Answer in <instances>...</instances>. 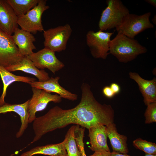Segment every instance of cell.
<instances>
[{
	"mask_svg": "<svg viewBox=\"0 0 156 156\" xmlns=\"http://www.w3.org/2000/svg\"><path fill=\"white\" fill-rule=\"evenodd\" d=\"M60 77L57 76L52 77L47 80L40 81H36L29 82L32 88L34 87L44 90L48 92H53L63 98L72 101L77 100L78 96L66 90L61 86L59 83Z\"/></svg>",
	"mask_w": 156,
	"mask_h": 156,
	"instance_id": "cell-12",
	"label": "cell"
},
{
	"mask_svg": "<svg viewBox=\"0 0 156 156\" xmlns=\"http://www.w3.org/2000/svg\"><path fill=\"white\" fill-rule=\"evenodd\" d=\"M144 156H156V155H153V154H151L145 153V155Z\"/></svg>",
	"mask_w": 156,
	"mask_h": 156,
	"instance_id": "cell-32",
	"label": "cell"
},
{
	"mask_svg": "<svg viewBox=\"0 0 156 156\" xmlns=\"http://www.w3.org/2000/svg\"><path fill=\"white\" fill-rule=\"evenodd\" d=\"M110 87L115 94H118L120 91V86L116 83H112Z\"/></svg>",
	"mask_w": 156,
	"mask_h": 156,
	"instance_id": "cell-28",
	"label": "cell"
},
{
	"mask_svg": "<svg viewBox=\"0 0 156 156\" xmlns=\"http://www.w3.org/2000/svg\"><path fill=\"white\" fill-rule=\"evenodd\" d=\"M146 48L138 41L118 33L109 44V54L114 55L122 63H127L135 59L140 55L145 53Z\"/></svg>",
	"mask_w": 156,
	"mask_h": 156,
	"instance_id": "cell-2",
	"label": "cell"
},
{
	"mask_svg": "<svg viewBox=\"0 0 156 156\" xmlns=\"http://www.w3.org/2000/svg\"><path fill=\"white\" fill-rule=\"evenodd\" d=\"M0 76L3 83L2 93L0 97V106L5 102L4 98L6 96V90L8 86L15 81L29 83L36 81V79L27 77L15 75L7 70L5 67L0 65Z\"/></svg>",
	"mask_w": 156,
	"mask_h": 156,
	"instance_id": "cell-20",
	"label": "cell"
},
{
	"mask_svg": "<svg viewBox=\"0 0 156 156\" xmlns=\"http://www.w3.org/2000/svg\"><path fill=\"white\" fill-rule=\"evenodd\" d=\"M27 57L38 69L47 68L54 74L65 66L57 58L55 52L45 47Z\"/></svg>",
	"mask_w": 156,
	"mask_h": 156,
	"instance_id": "cell-10",
	"label": "cell"
},
{
	"mask_svg": "<svg viewBox=\"0 0 156 156\" xmlns=\"http://www.w3.org/2000/svg\"><path fill=\"white\" fill-rule=\"evenodd\" d=\"M88 129L91 145L90 149L92 151L94 152L102 151L110 152L107 142L108 137L105 126L97 125Z\"/></svg>",
	"mask_w": 156,
	"mask_h": 156,
	"instance_id": "cell-14",
	"label": "cell"
},
{
	"mask_svg": "<svg viewBox=\"0 0 156 156\" xmlns=\"http://www.w3.org/2000/svg\"><path fill=\"white\" fill-rule=\"evenodd\" d=\"M75 125L68 130L63 140L67 156H82L76 143L74 134Z\"/></svg>",
	"mask_w": 156,
	"mask_h": 156,
	"instance_id": "cell-22",
	"label": "cell"
},
{
	"mask_svg": "<svg viewBox=\"0 0 156 156\" xmlns=\"http://www.w3.org/2000/svg\"><path fill=\"white\" fill-rule=\"evenodd\" d=\"M113 32L90 30L86 34V42L92 56L95 58L106 59L109 54V44Z\"/></svg>",
	"mask_w": 156,
	"mask_h": 156,
	"instance_id": "cell-7",
	"label": "cell"
},
{
	"mask_svg": "<svg viewBox=\"0 0 156 156\" xmlns=\"http://www.w3.org/2000/svg\"><path fill=\"white\" fill-rule=\"evenodd\" d=\"M144 113L145 123L149 124L156 122V102L148 105Z\"/></svg>",
	"mask_w": 156,
	"mask_h": 156,
	"instance_id": "cell-25",
	"label": "cell"
},
{
	"mask_svg": "<svg viewBox=\"0 0 156 156\" xmlns=\"http://www.w3.org/2000/svg\"><path fill=\"white\" fill-rule=\"evenodd\" d=\"M106 3L107 6L103 11L98 24L99 30L103 31L116 28L129 13L120 0H107Z\"/></svg>",
	"mask_w": 156,
	"mask_h": 156,
	"instance_id": "cell-3",
	"label": "cell"
},
{
	"mask_svg": "<svg viewBox=\"0 0 156 156\" xmlns=\"http://www.w3.org/2000/svg\"><path fill=\"white\" fill-rule=\"evenodd\" d=\"M89 156H111V152L102 151L94 152L92 155Z\"/></svg>",
	"mask_w": 156,
	"mask_h": 156,
	"instance_id": "cell-27",
	"label": "cell"
},
{
	"mask_svg": "<svg viewBox=\"0 0 156 156\" xmlns=\"http://www.w3.org/2000/svg\"><path fill=\"white\" fill-rule=\"evenodd\" d=\"M38 154L49 156H67L63 141L56 144L36 146L23 153L20 156H32Z\"/></svg>",
	"mask_w": 156,
	"mask_h": 156,
	"instance_id": "cell-19",
	"label": "cell"
},
{
	"mask_svg": "<svg viewBox=\"0 0 156 156\" xmlns=\"http://www.w3.org/2000/svg\"><path fill=\"white\" fill-rule=\"evenodd\" d=\"M12 39L20 53L24 56L32 54L36 49L33 42L35 38L31 33L18 28L12 36Z\"/></svg>",
	"mask_w": 156,
	"mask_h": 156,
	"instance_id": "cell-15",
	"label": "cell"
},
{
	"mask_svg": "<svg viewBox=\"0 0 156 156\" xmlns=\"http://www.w3.org/2000/svg\"><path fill=\"white\" fill-rule=\"evenodd\" d=\"M32 89L33 94L29 100L28 107L29 123L36 119V113L44 109L49 102L60 103L62 101V98L57 94H52L44 90L34 87Z\"/></svg>",
	"mask_w": 156,
	"mask_h": 156,
	"instance_id": "cell-8",
	"label": "cell"
},
{
	"mask_svg": "<svg viewBox=\"0 0 156 156\" xmlns=\"http://www.w3.org/2000/svg\"><path fill=\"white\" fill-rule=\"evenodd\" d=\"M133 144L136 148L145 153L156 155V145L154 143L138 138L133 141Z\"/></svg>",
	"mask_w": 156,
	"mask_h": 156,
	"instance_id": "cell-23",
	"label": "cell"
},
{
	"mask_svg": "<svg viewBox=\"0 0 156 156\" xmlns=\"http://www.w3.org/2000/svg\"><path fill=\"white\" fill-rule=\"evenodd\" d=\"M151 15L150 12L140 15L129 13L124 17L116 30L118 33L134 39L137 35L146 29L153 28V25L150 21Z\"/></svg>",
	"mask_w": 156,
	"mask_h": 156,
	"instance_id": "cell-4",
	"label": "cell"
},
{
	"mask_svg": "<svg viewBox=\"0 0 156 156\" xmlns=\"http://www.w3.org/2000/svg\"><path fill=\"white\" fill-rule=\"evenodd\" d=\"M72 32V29L68 24L44 30V47L55 52L65 50Z\"/></svg>",
	"mask_w": 156,
	"mask_h": 156,
	"instance_id": "cell-5",
	"label": "cell"
},
{
	"mask_svg": "<svg viewBox=\"0 0 156 156\" xmlns=\"http://www.w3.org/2000/svg\"><path fill=\"white\" fill-rule=\"evenodd\" d=\"M29 100L20 104H11L5 103L0 106V114L13 112L20 116L21 122V127L16 134V137L18 138L23 134L28 127L29 115L28 111Z\"/></svg>",
	"mask_w": 156,
	"mask_h": 156,
	"instance_id": "cell-16",
	"label": "cell"
},
{
	"mask_svg": "<svg viewBox=\"0 0 156 156\" xmlns=\"http://www.w3.org/2000/svg\"><path fill=\"white\" fill-rule=\"evenodd\" d=\"M106 126L107 137L109 139L113 151L127 154L129 151L127 137L118 133L114 122Z\"/></svg>",
	"mask_w": 156,
	"mask_h": 156,
	"instance_id": "cell-18",
	"label": "cell"
},
{
	"mask_svg": "<svg viewBox=\"0 0 156 156\" xmlns=\"http://www.w3.org/2000/svg\"><path fill=\"white\" fill-rule=\"evenodd\" d=\"M111 156H131L127 154H123L114 152H111Z\"/></svg>",
	"mask_w": 156,
	"mask_h": 156,
	"instance_id": "cell-29",
	"label": "cell"
},
{
	"mask_svg": "<svg viewBox=\"0 0 156 156\" xmlns=\"http://www.w3.org/2000/svg\"><path fill=\"white\" fill-rule=\"evenodd\" d=\"M102 92L104 95L109 98L113 97L115 95L109 86L104 87L103 89Z\"/></svg>",
	"mask_w": 156,
	"mask_h": 156,
	"instance_id": "cell-26",
	"label": "cell"
},
{
	"mask_svg": "<svg viewBox=\"0 0 156 156\" xmlns=\"http://www.w3.org/2000/svg\"><path fill=\"white\" fill-rule=\"evenodd\" d=\"M18 18L7 0H0V30L12 36L18 28Z\"/></svg>",
	"mask_w": 156,
	"mask_h": 156,
	"instance_id": "cell-11",
	"label": "cell"
},
{
	"mask_svg": "<svg viewBox=\"0 0 156 156\" xmlns=\"http://www.w3.org/2000/svg\"><path fill=\"white\" fill-rule=\"evenodd\" d=\"M129 74V78L137 83L145 105L147 106L150 103L156 102V78L147 80L142 78L136 73L130 72Z\"/></svg>",
	"mask_w": 156,
	"mask_h": 156,
	"instance_id": "cell-13",
	"label": "cell"
},
{
	"mask_svg": "<svg viewBox=\"0 0 156 156\" xmlns=\"http://www.w3.org/2000/svg\"><path fill=\"white\" fill-rule=\"evenodd\" d=\"M81 88V99L75 107L66 109L56 106L44 115L36 118L33 123L35 136L31 144L47 133L70 124L88 129L97 125L107 126L114 122V111L112 106L97 101L88 84L83 83Z\"/></svg>",
	"mask_w": 156,
	"mask_h": 156,
	"instance_id": "cell-1",
	"label": "cell"
},
{
	"mask_svg": "<svg viewBox=\"0 0 156 156\" xmlns=\"http://www.w3.org/2000/svg\"><path fill=\"white\" fill-rule=\"evenodd\" d=\"M46 2V0H39L38 4L27 13L18 17L17 23L21 29L35 34L38 31H44L42 16L49 8Z\"/></svg>",
	"mask_w": 156,
	"mask_h": 156,
	"instance_id": "cell-6",
	"label": "cell"
},
{
	"mask_svg": "<svg viewBox=\"0 0 156 156\" xmlns=\"http://www.w3.org/2000/svg\"><path fill=\"white\" fill-rule=\"evenodd\" d=\"M85 130V128L79 125H75L74 131V137L82 156H87L84 150L83 141Z\"/></svg>",
	"mask_w": 156,
	"mask_h": 156,
	"instance_id": "cell-24",
	"label": "cell"
},
{
	"mask_svg": "<svg viewBox=\"0 0 156 156\" xmlns=\"http://www.w3.org/2000/svg\"><path fill=\"white\" fill-rule=\"evenodd\" d=\"M152 21L153 23L155 24H156V15H155L153 18L152 19Z\"/></svg>",
	"mask_w": 156,
	"mask_h": 156,
	"instance_id": "cell-31",
	"label": "cell"
},
{
	"mask_svg": "<svg viewBox=\"0 0 156 156\" xmlns=\"http://www.w3.org/2000/svg\"><path fill=\"white\" fill-rule=\"evenodd\" d=\"M145 1L147 3L151 4L155 8H156V3L155 0H145Z\"/></svg>",
	"mask_w": 156,
	"mask_h": 156,
	"instance_id": "cell-30",
	"label": "cell"
},
{
	"mask_svg": "<svg viewBox=\"0 0 156 156\" xmlns=\"http://www.w3.org/2000/svg\"><path fill=\"white\" fill-rule=\"evenodd\" d=\"M39 0H7L16 15L19 17L27 13L36 6Z\"/></svg>",
	"mask_w": 156,
	"mask_h": 156,
	"instance_id": "cell-21",
	"label": "cell"
},
{
	"mask_svg": "<svg viewBox=\"0 0 156 156\" xmlns=\"http://www.w3.org/2000/svg\"><path fill=\"white\" fill-rule=\"evenodd\" d=\"M24 57L20 52L12 36L0 30V65L5 68L15 64Z\"/></svg>",
	"mask_w": 156,
	"mask_h": 156,
	"instance_id": "cell-9",
	"label": "cell"
},
{
	"mask_svg": "<svg viewBox=\"0 0 156 156\" xmlns=\"http://www.w3.org/2000/svg\"><path fill=\"white\" fill-rule=\"evenodd\" d=\"M5 68L10 72L21 71L32 74L40 81H46L50 78L47 73L44 70H39L27 56H24L17 63Z\"/></svg>",
	"mask_w": 156,
	"mask_h": 156,
	"instance_id": "cell-17",
	"label": "cell"
}]
</instances>
